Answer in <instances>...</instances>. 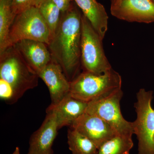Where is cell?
I'll use <instances>...</instances> for the list:
<instances>
[{
    "label": "cell",
    "instance_id": "3957f363",
    "mask_svg": "<svg viewBox=\"0 0 154 154\" xmlns=\"http://www.w3.org/2000/svg\"><path fill=\"white\" fill-rule=\"evenodd\" d=\"M121 75L113 69L102 75L83 71L70 82L69 94L88 103L116 89L122 88Z\"/></svg>",
    "mask_w": 154,
    "mask_h": 154
},
{
    "label": "cell",
    "instance_id": "e0dca14e",
    "mask_svg": "<svg viewBox=\"0 0 154 154\" xmlns=\"http://www.w3.org/2000/svg\"><path fill=\"white\" fill-rule=\"evenodd\" d=\"M133 146L132 136L117 134L102 144L98 154H129Z\"/></svg>",
    "mask_w": 154,
    "mask_h": 154
},
{
    "label": "cell",
    "instance_id": "5bb4252c",
    "mask_svg": "<svg viewBox=\"0 0 154 154\" xmlns=\"http://www.w3.org/2000/svg\"><path fill=\"white\" fill-rule=\"evenodd\" d=\"M102 39L108 29V17L104 6L96 0H74Z\"/></svg>",
    "mask_w": 154,
    "mask_h": 154
},
{
    "label": "cell",
    "instance_id": "9c48e42d",
    "mask_svg": "<svg viewBox=\"0 0 154 154\" xmlns=\"http://www.w3.org/2000/svg\"><path fill=\"white\" fill-rule=\"evenodd\" d=\"M70 127L91 140L98 149L105 142L118 134L104 120L86 113L75 120Z\"/></svg>",
    "mask_w": 154,
    "mask_h": 154
},
{
    "label": "cell",
    "instance_id": "52a82bcc",
    "mask_svg": "<svg viewBox=\"0 0 154 154\" xmlns=\"http://www.w3.org/2000/svg\"><path fill=\"white\" fill-rule=\"evenodd\" d=\"M123 94L122 88H119L89 102L85 113L101 119L118 134L132 137V122L125 119L120 109Z\"/></svg>",
    "mask_w": 154,
    "mask_h": 154
},
{
    "label": "cell",
    "instance_id": "7a4b0ae2",
    "mask_svg": "<svg viewBox=\"0 0 154 154\" xmlns=\"http://www.w3.org/2000/svg\"><path fill=\"white\" fill-rule=\"evenodd\" d=\"M38 78L14 45L0 53V81L11 88L13 103L26 91L37 87Z\"/></svg>",
    "mask_w": 154,
    "mask_h": 154
},
{
    "label": "cell",
    "instance_id": "ac0fdd59",
    "mask_svg": "<svg viewBox=\"0 0 154 154\" xmlns=\"http://www.w3.org/2000/svg\"><path fill=\"white\" fill-rule=\"evenodd\" d=\"M36 8L47 24L52 37L60 22L61 11L52 0H41Z\"/></svg>",
    "mask_w": 154,
    "mask_h": 154
},
{
    "label": "cell",
    "instance_id": "7c38bea8",
    "mask_svg": "<svg viewBox=\"0 0 154 154\" xmlns=\"http://www.w3.org/2000/svg\"><path fill=\"white\" fill-rule=\"evenodd\" d=\"M14 46L38 75L53 60L48 46L44 42L24 39L18 42Z\"/></svg>",
    "mask_w": 154,
    "mask_h": 154
},
{
    "label": "cell",
    "instance_id": "ffe728a7",
    "mask_svg": "<svg viewBox=\"0 0 154 154\" xmlns=\"http://www.w3.org/2000/svg\"><path fill=\"white\" fill-rule=\"evenodd\" d=\"M62 13L66 12L71 7L74 0H52Z\"/></svg>",
    "mask_w": 154,
    "mask_h": 154
},
{
    "label": "cell",
    "instance_id": "d6986e66",
    "mask_svg": "<svg viewBox=\"0 0 154 154\" xmlns=\"http://www.w3.org/2000/svg\"><path fill=\"white\" fill-rule=\"evenodd\" d=\"M41 0H13V8L15 17L31 7H36Z\"/></svg>",
    "mask_w": 154,
    "mask_h": 154
},
{
    "label": "cell",
    "instance_id": "603a6c76",
    "mask_svg": "<svg viewBox=\"0 0 154 154\" xmlns=\"http://www.w3.org/2000/svg\"><path fill=\"white\" fill-rule=\"evenodd\" d=\"M152 1H153V2H154V0H152Z\"/></svg>",
    "mask_w": 154,
    "mask_h": 154
},
{
    "label": "cell",
    "instance_id": "30bf717a",
    "mask_svg": "<svg viewBox=\"0 0 154 154\" xmlns=\"http://www.w3.org/2000/svg\"><path fill=\"white\" fill-rule=\"evenodd\" d=\"M46 112L41 126L30 138L28 154H53L52 147L58 127L54 112L48 109Z\"/></svg>",
    "mask_w": 154,
    "mask_h": 154
},
{
    "label": "cell",
    "instance_id": "8992f818",
    "mask_svg": "<svg viewBox=\"0 0 154 154\" xmlns=\"http://www.w3.org/2000/svg\"><path fill=\"white\" fill-rule=\"evenodd\" d=\"M102 40L82 14L81 63L83 71L102 75L112 69L105 55Z\"/></svg>",
    "mask_w": 154,
    "mask_h": 154
},
{
    "label": "cell",
    "instance_id": "4fadbf2b",
    "mask_svg": "<svg viewBox=\"0 0 154 154\" xmlns=\"http://www.w3.org/2000/svg\"><path fill=\"white\" fill-rule=\"evenodd\" d=\"M88 103L75 99L69 94L57 105H50L47 109L55 113L58 129L71 126L75 120L85 113Z\"/></svg>",
    "mask_w": 154,
    "mask_h": 154
},
{
    "label": "cell",
    "instance_id": "2e32d148",
    "mask_svg": "<svg viewBox=\"0 0 154 154\" xmlns=\"http://www.w3.org/2000/svg\"><path fill=\"white\" fill-rule=\"evenodd\" d=\"M15 17L13 0H0V53L6 49L9 30Z\"/></svg>",
    "mask_w": 154,
    "mask_h": 154
},
{
    "label": "cell",
    "instance_id": "8fae6325",
    "mask_svg": "<svg viewBox=\"0 0 154 154\" xmlns=\"http://www.w3.org/2000/svg\"><path fill=\"white\" fill-rule=\"evenodd\" d=\"M49 90L51 105H57L70 93V82L58 64L53 60L38 74Z\"/></svg>",
    "mask_w": 154,
    "mask_h": 154
},
{
    "label": "cell",
    "instance_id": "5b68a950",
    "mask_svg": "<svg viewBox=\"0 0 154 154\" xmlns=\"http://www.w3.org/2000/svg\"><path fill=\"white\" fill-rule=\"evenodd\" d=\"M153 92L142 88L137 94L134 107L136 119L132 122L134 134L138 141V154H154V109L152 106Z\"/></svg>",
    "mask_w": 154,
    "mask_h": 154
},
{
    "label": "cell",
    "instance_id": "ba28073f",
    "mask_svg": "<svg viewBox=\"0 0 154 154\" xmlns=\"http://www.w3.org/2000/svg\"><path fill=\"white\" fill-rule=\"evenodd\" d=\"M111 15L130 22L154 23V3L152 0H118L111 5Z\"/></svg>",
    "mask_w": 154,
    "mask_h": 154
},
{
    "label": "cell",
    "instance_id": "7402d4cb",
    "mask_svg": "<svg viewBox=\"0 0 154 154\" xmlns=\"http://www.w3.org/2000/svg\"><path fill=\"white\" fill-rule=\"evenodd\" d=\"M118 1V0H110V2H111V5H113V4H114V3H115Z\"/></svg>",
    "mask_w": 154,
    "mask_h": 154
},
{
    "label": "cell",
    "instance_id": "9a60e30c",
    "mask_svg": "<svg viewBox=\"0 0 154 154\" xmlns=\"http://www.w3.org/2000/svg\"><path fill=\"white\" fill-rule=\"evenodd\" d=\"M67 143L72 154L98 153V148L93 142L71 127L68 131Z\"/></svg>",
    "mask_w": 154,
    "mask_h": 154
},
{
    "label": "cell",
    "instance_id": "277c9868",
    "mask_svg": "<svg viewBox=\"0 0 154 154\" xmlns=\"http://www.w3.org/2000/svg\"><path fill=\"white\" fill-rule=\"evenodd\" d=\"M51 38L50 30L38 8L31 7L16 16L9 30L6 49L24 39L48 45Z\"/></svg>",
    "mask_w": 154,
    "mask_h": 154
},
{
    "label": "cell",
    "instance_id": "6da1fadb",
    "mask_svg": "<svg viewBox=\"0 0 154 154\" xmlns=\"http://www.w3.org/2000/svg\"><path fill=\"white\" fill-rule=\"evenodd\" d=\"M82 13L75 2L62 13L59 24L48 46L53 60L58 64L69 82L79 72Z\"/></svg>",
    "mask_w": 154,
    "mask_h": 154
},
{
    "label": "cell",
    "instance_id": "44dd1931",
    "mask_svg": "<svg viewBox=\"0 0 154 154\" xmlns=\"http://www.w3.org/2000/svg\"><path fill=\"white\" fill-rule=\"evenodd\" d=\"M12 154H20V149L19 147H17L15 149V151H14V152Z\"/></svg>",
    "mask_w": 154,
    "mask_h": 154
}]
</instances>
